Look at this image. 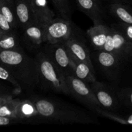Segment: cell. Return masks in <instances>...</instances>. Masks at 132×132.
<instances>
[{"label": "cell", "instance_id": "obj_1", "mask_svg": "<svg viewBox=\"0 0 132 132\" xmlns=\"http://www.w3.org/2000/svg\"><path fill=\"white\" fill-rule=\"evenodd\" d=\"M0 61L22 86L34 88L39 84L35 59L27 55L22 46L14 50H1Z\"/></svg>", "mask_w": 132, "mask_h": 132}, {"label": "cell", "instance_id": "obj_2", "mask_svg": "<svg viewBox=\"0 0 132 132\" xmlns=\"http://www.w3.org/2000/svg\"><path fill=\"white\" fill-rule=\"evenodd\" d=\"M36 104L39 116L62 123H89L92 122L88 115L63 102L43 97L31 98Z\"/></svg>", "mask_w": 132, "mask_h": 132}, {"label": "cell", "instance_id": "obj_3", "mask_svg": "<svg viewBox=\"0 0 132 132\" xmlns=\"http://www.w3.org/2000/svg\"><path fill=\"white\" fill-rule=\"evenodd\" d=\"M39 84L46 90L72 95L66 82L65 75L41 50L35 55Z\"/></svg>", "mask_w": 132, "mask_h": 132}, {"label": "cell", "instance_id": "obj_4", "mask_svg": "<svg viewBox=\"0 0 132 132\" xmlns=\"http://www.w3.org/2000/svg\"><path fill=\"white\" fill-rule=\"evenodd\" d=\"M42 51L65 76H74V64L70 52L63 42L45 43Z\"/></svg>", "mask_w": 132, "mask_h": 132}, {"label": "cell", "instance_id": "obj_5", "mask_svg": "<svg viewBox=\"0 0 132 132\" xmlns=\"http://www.w3.org/2000/svg\"><path fill=\"white\" fill-rule=\"evenodd\" d=\"M66 82L72 95L92 110L99 113L102 106L94 94L90 85L74 76H65Z\"/></svg>", "mask_w": 132, "mask_h": 132}, {"label": "cell", "instance_id": "obj_6", "mask_svg": "<svg viewBox=\"0 0 132 132\" xmlns=\"http://www.w3.org/2000/svg\"><path fill=\"white\" fill-rule=\"evenodd\" d=\"M45 43H55L65 41L78 32L72 20L62 18H54L44 27Z\"/></svg>", "mask_w": 132, "mask_h": 132}, {"label": "cell", "instance_id": "obj_7", "mask_svg": "<svg viewBox=\"0 0 132 132\" xmlns=\"http://www.w3.org/2000/svg\"><path fill=\"white\" fill-rule=\"evenodd\" d=\"M102 50L117 55L122 60L132 56V43L112 27L108 28L106 41Z\"/></svg>", "mask_w": 132, "mask_h": 132}, {"label": "cell", "instance_id": "obj_8", "mask_svg": "<svg viewBox=\"0 0 132 132\" xmlns=\"http://www.w3.org/2000/svg\"><path fill=\"white\" fill-rule=\"evenodd\" d=\"M63 43L72 56L81 61L86 63L94 70L90 51L85 43L83 37H81L78 32L73 34L67 39L63 41Z\"/></svg>", "mask_w": 132, "mask_h": 132}, {"label": "cell", "instance_id": "obj_9", "mask_svg": "<svg viewBox=\"0 0 132 132\" xmlns=\"http://www.w3.org/2000/svg\"><path fill=\"white\" fill-rule=\"evenodd\" d=\"M23 31L21 42L24 47L31 52L38 51L45 43L43 26L35 23Z\"/></svg>", "mask_w": 132, "mask_h": 132}, {"label": "cell", "instance_id": "obj_10", "mask_svg": "<svg viewBox=\"0 0 132 132\" xmlns=\"http://www.w3.org/2000/svg\"><path fill=\"white\" fill-rule=\"evenodd\" d=\"M94 58L99 67L103 72L110 78L114 79L117 76L120 63L122 61L117 55L100 50H96L94 54Z\"/></svg>", "mask_w": 132, "mask_h": 132}, {"label": "cell", "instance_id": "obj_11", "mask_svg": "<svg viewBox=\"0 0 132 132\" xmlns=\"http://www.w3.org/2000/svg\"><path fill=\"white\" fill-rule=\"evenodd\" d=\"M90 86L102 108L110 110L117 108L118 99L112 88L97 81L91 82Z\"/></svg>", "mask_w": 132, "mask_h": 132}, {"label": "cell", "instance_id": "obj_12", "mask_svg": "<svg viewBox=\"0 0 132 132\" xmlns=\"http://www.w3.org/2000/svg\"><path fill=\"white\" fill-rule=\"evenodd\" d=\"M79 9L85 13L94 25L104 24V12L99 0H76Z\"/></svg>", "mask_w": 132, "mask_h": 132}, {"label": "cell", "instance_id": "obj_13", "mask_svg": "<svg viewBox=\"0 0 132 132\" xmlns=\"http://www.w3.org/2000/svg\"><path fill=\"white\" fill-rule=\"evenodd\" d=\"M19 27L24 30L27 27L37 23L34 14L32 0H14Z\"/></svg>", "mask_w": 132, "mask_h": 132}, {"label": "cell", "instance_id": "obj_14", "mask_svg": "<svg viewBox=\"0 0 132 132\" xmlns=\"http://www.w3.org/2000/svg\"><path fill=\"white\" fill-rule=\"evenodd\" d=\"M32 8L36 22L45 27L54 19V13L47 0H32Z\"/></svg>", "mask_w": 132, "mask_h": 132}, {"label": "cell", "instance_id": "obj_15", "mask_svg": "<svg viewBox=\"0 0 132 132\" xmlns=\"http://www.w3.org/2000/svg\"><path fill=\"white\" fill-rule=\"evenodd\" d=\"M109 27L106 24L94 25L87 30V35L92 46L95 50H102L106 41Z\"/></svg>", "mask_w": 132, "mask_h": 132}, {"label": "cell", "instance_id": "obj_16", "mask_svg": "<svg viewBox=\"0 0 132 132\" xmlns=\"http://www.w3.org/2000/svg\"><path fill=\"white\" fill-rule=\"evenodd\" d=\"M71 57L74 64V76L90 84L96 81L94 70H93L88 64L78 60L72 55Z\"/></svg>", "mask_w": 132, "mask_h": 132}, {"label": "cell", "instance_id": "obj_17", "mask_svg": "<svg viewBox=\"0 0 132 132\" xmlns=\"http://www.w3.org/2000/svg\"><path fill=\"white\" fill-rule=\"evenodd\" d=\"M12 95L1 94L0 97V116H6L16 119L15 111L20 99H13Z\"/></svg>", "mask_w": 132, "mask_h": 132}, {"label": "cell", "instance_id": "obj_18", "mask_svg": "<svg viewBox=\"0 0 132 132\" xmlns=\"http://www.w3.org/2000/svg\"><path fill=\"white\" fill-rule=\"evenodd\" d=\"M39 116V112L34 102L31 99L21 100L15 111L18 119H27Z\"/></svg>", "mask_w": 132, "mask_h": 132}, {"label": "cell", "instance_id": "obj_19", "mask_svg": "<svg viewBox=\"0 0 132 132\" xmlns=\"http://www.w3.org/2000/svg\"><path fill=\"white\" fill-rule=\"evenodd\" d=\"M111 14L119 21L132 24V9L124 3H113L110 6Z\"/></svg>", "mask_w": 132, "mask_h": 132}, {"label": "cell", "instance_id": "obj_20", "mask_svg": "<svg viewBox=\"0 0 132 132\" xmlns=\"http://www.w3.org/2000/svg\"><path fill=\"white\" fill-rule=\"evenodd\" d=\"M21 39L19 37L18 29L9 33L0 34V49L1 50H10L21 47Z\"/></svg>", "mask_w": 132, "mask_h": 132}, {"label": "cell", "instance_id": "obj_21", "mask_svg": "<svg viewBox=\"0 0 132 132\" xmlns=\"http://www.w3.org/2000/svg\"><path fill=\"white\" fill-rule=\"evenodd\" d=\"M0 11L14 28L19 27L14 4L10 3L6 0H0Z\"/></svg>", "mask_w": 132, "mask_h": 132}, {"label": "cell", "instance_id": "obj_22", "mask_svg": "<svg viewBox=\"0 0 132 132\" xmlns=\"http://www.w3.org/2000/svg\"><path fill=\"white\" fill-rule=\"evenodd\" d=\"M52 1L61 18L72 20V10L68 0H52Z\"/></svg>", "mask_w": 132, "mask_h": 132}, {"label": "cell", "instance_id": "obj_23", "mask_svg": "<svg viewBox=\"0 0 132 132\" xmlns=\"http://www.w3.org/2000/svg\"><path fill=\"white\" fill-rule=\"evenodd\" d=\"M0 78L4 81H8L15 88V94H19L21 92V86L20 82L16 79L15 77L11 73V72L3 64L0 65Z\"/></svg>", "mask_w": 132, "mask_h": 132}, {"label": "cell", "instance_id": "obj_24", "mask_svg": "<svg viewBox=\"0 0 132 132\" xmlns=\"http://www.w3.org/2000/svg\"><path fill=\"white\" fill-rule=\"evenodd\" d=\"M111 27L119 32L129 42L132 43V24L119 21L117 23H113Z\"/></svg>", "mask_w": 132, "mask_h": 132}, {"label": "cell", "instance_id": "obj_25", "mask_svg": "<svg viewBox=\"0 0 132 132\" xmlns=\"http://www.w3.org/2000/svg\"><path fill=\"white\" fill-rule=\"evenodd\" d=\"M118 97L126 105L132 108V88H125L118 92Z\"/></svg>", "mask_w": 132, "mask_h": 132}, {"label": "cell", "instance_id": "obj_26", "mask_svg": "<svg viewBox=\"0 0 132 132\" xmlns=\"http://www.w3.org/2000/svg\"><path fill=\"white\" fill-rule=\"evenodd\" d=\"M18 28H14L9 21L0 13V34H6Z\"/></svg>", "mask_w": 132, "mask_h": 132}, {"label": "cell", "instance_id": "obj_27", "mask_svg": "<svg viewBox=\"0 0 132 132\" xmlns=\"http://www.w3.org/2000/svg\"><path fill=\"white\" fill-rule=\"evenodd\" d=\"M14 120L11 117H6V116H0V125L4 126L10 124L12 121Z\"/></svg>", "mask_w": 132, "mask_h": 132}, {"label": "cell", "instance_id": "obj_28", "mask_svg": "<svg viewBox=\"0 0 132 132\" xmlns=\"http://www.w3.org/2000/svg\"><path fill=\"white\" fill-rule=\"evenodd\" d=\"M113 3H126V0H112Z\"/></svg>", "mask_w": 132, "mask_h": 132}, {"label": "cell", "instance_id": "obj_29", "mask_svg": "<svg viewBox=\"0 0 132 132\" xmlns=\"http://www.w3.org/2000/svg\"><path fill=\"white\" fill-rule=\"evenodd\" d=\"M6 1L12 4H14V0H6Z\"/></svg>", "mask_w": 132, "mask_h": 132}, {"label": "cell", "instance_id": "obj_30", "mask_svg": "<svg viewBox=\"0 0 132 132\" xmlns=\"http://www.w3.org/2000/svg\"><path fill=\"white\" fill-rule=\"evenodd\" d=\"M131 1V0H126V2H128V1Z\"/></svg>", "mask_w": 132, "mask_h": 132}]
</instances>
